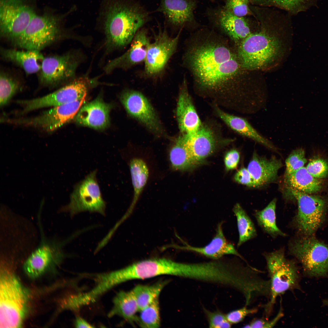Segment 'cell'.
Here are the masks:
<instances>
[{
	"instance_id": "6da1fadb",
	"label": "cell",
	"mask_w": 328,
	"mask_h": 328,
	"mask_svg": "<svg viewBox=\"0 0 328 328\" xmlns=\"http://www.w3.org/2000/svg\"><path fill=\"white\" fill-rule=\"evenodd\" d=\"M183 58L200 91L227 101L238 95L244 68L225 38L210 31H198L190 39Z\"/></svg>"
},
{
	"instance_id": "7a4b0ae2",
	"label": "cell",
	"mask_w": 328,
	"mask_h": 328,
	"mask_svg": "<svg viewBox=\"0 0 328 328\" xmlns=\"http://www.w3.org/2000/svg\"><path fill=\"white\" fill-rule=\"evenodd\" d=\"M104 7L101 15L107 53L131 43L150 19L149 12L133 0H108Z\"/></svg>"
},
{
	"instance_id": "3957f363",
	"label": "cell",
	"mask_w": 328,
	"mask_h": 328,
	"mask_svg": "<svg viewBox=\"0 0 328 328\" xmlns=\"http://www.w3.org/2000/svg\"><path fill=\"white\" fill-rule=\"evenodd\" d=\"M265 256L270 278V296L264 306L268 317L278 296L287 291L300 289V275L295 261L286 258L282 249L266 253Z\"/></svg>"
},
{
	"instance_id": "277c9868",
	"label": "cell",
	"mask_w": 328,
	"mask_h": 328,
	"mask_svg": "<svg viewBox=\"0 0 328 328\" xmlns=\"http://www.w3.org/2000/svg\"><path fill=\"white\" fill-rule=\"evenodd\" d=\"M1 270L0 327H19L26 311L27 293L14 275L5 268Z\"/></svg>"
},
{
	"instance_id": "5b68a950",
	"label": "cell",
	"mask_w": 328,
	"mask_h": 328,
	"mask_svg": "<svg viewBox=\"0 0 328 328\" xmlns=\"http://www.w3.org/2000/svg\"><path fill=\"white\" fill-rule=\"evenodd\" d=\"M237 54L244 69H255L269 63L277 56L279 42L263 28L251 33L238 45Z\"/></svg>"
},
{
	"instance_id": "8992f818",
	"label": "cell",
	"mask_w": 328,
	"mask_h": 328,
	"mask_svg": "<svg viewBox=\"0 0 328 328\" xmlns=\"http://www.w3.org/2000/svg\"><path fill=\"white\" fill-rule=\"evenodd\" d=\"M58 20L35 13L20 36L13 43L26 50L40 51L63 37Z\"/></svg>"
},
{
	"instance_id": "52a82bcc",
	"label": "cell",
	"mask_w": 328,
	"mask_h": 328,
	"mask_svg": "<svg viewBox=\"0 0 328 328\" xmlns=\"http://www.w3.org/2000/svg\"><path fill=\"white\" fill-rule=\"evenodd\" d=\"M290 249L301 262L303 273L311 277H323L328 274V246L308 236L292 242Z\"/></svg>"
},
{
	"instance_id": "ba28073f",
	"label": "cell",
	"mask_w": 328,
	"mask_h": 328,
	"mask_svg": "<svg viewBox=\"0 0 328 328\" xmlns=\"http://www.w3.org/2000/svg\"><path fill=\"white\" fill-rule=\"evenodd\" d=\"M97 79L83 76L74 79L70 83L52 93L43 97L30 100H19L22 107L23 114L38 109L55 107L80 99L86 96L88 90Z\"/></svg>"
},
{
	"instance_id": "9c48e42d",
	"label": "cell",
	"mask_w": 328,
	"mask_h": 328,
	"mask_svg": "<svg viewBox=\"0 0 328 328\" xmlns=\"http://www.w3.org/2000/svg\"><path fill=\"white\" fill-rule=\"evenodd\" d=\"M183 262L166 258H155L134 263L113 271L118 284L132 280L144 279L157 276L169 275L182 277Z\"/></svg>"
},
{
	"instance_id": "30bf717a",
	"label": "cell",
	"mask_w": 328,
	"mask_h": 328,
	"mask_svg": "<svg viewBox=\"0 0 328 328\" xmlns=\"http://www.w3.org/2000/svg\"><path fill=\"white\" fill-rule=\"evenodd\" d=\"M289 190L298 203V212L294 219L295 225L301 233L310 235L321 226L325 219L326 202L319 196L295 190Z\"/></svg>"
},
{
	"instance_id": "8fae6325",
	"label": "cell",
	"mask_w": 328,
	"mask_h": 328,
	"mask_svg": "<svg viewBox=\"0 0 328 328\" xmlns=\"http://www.w3.org/2000/svg\"><path fill=\"white\" fill-rule=\"evenodd\" d=\"M94 170L77 183L70 196L69 204L64 210L71 216L88 211L105 214L106 203L104 200Z\"/></svg>"
},
{
	"instance_id": "7c38bea8",
	"label": "cell",
	"mask_w": 328,
	"mask_h": 328,
	"mask_svg": "<svg viewBox=\"0 0 328 328\" xmlns=\"http://www.w3.org/2000/svg\"><path fill=\"white\" fill-rule=\"evenodd\" d=\"M83 59V55L77 51L44 57L39 71L40 83L44 86L54 87L73 80Z\"/></svg>"
},
{
	"instance_id": "4fadbf2b",
	"label": "cell",
	"mask_w": 328,
	"mask_h": 328,
	"mask_svg": "<svg viewBox=\"0 0 328 328\" xmlns=\"http://www.w3.org/2000/svg\"><path fill=\"white\" fill-rule=\"evenodd\" d=\"M86 96L78 100L54 107L34 117L8 118L9 124L41 129L48 132L54 131L71 120L85 101Z\"/></svg>"
},
{
	"instance_id": "5bb4252c",
	"label": "cell",
	"mask_w": 328,
	"mask_h": 328,
	"mask_svg": "<svg viewBox=\"0 0 328 328\" xmlns=\"http://www.w3.org/2000/svg\"><path fill=\"white\" fill-rule=\"evenodd\" d=\"M35 14L21 0H0L1 35L14 42L23 33Z\"/></svg>"
},
{
	"instance_id": "9a60e30c",
	"label": "cell",
	"mask_w": 328,
	"mask_h": 328,
	"mask_svg": "<svg viewBox=\"0 0 328 328\" xmlns=\"http://www.w3.org/2000/svg\"><path fill=\"white\" fill-rule=\"evenodd\" d=\"M179 35L171 37L164 30L155 36L149 44L144 61L146 75L153 76L162 71L176 49Z\"/></svg>"
},
{
	"instance_id": "2e32d148",
	"label": "cell",
	"mask_w": 328,
	"mask_h": 328,
	"mask_svg": "<svg viewBox=\"0 0 328 328\" xmlns=\"http://www.w3.org/2000/svg\"><path fill=\"white\" fill-rule=\"evenodd\" d=\"M121 102L127 112L153 132L159 135L163 130L160 121L153 108L141 93L126 90L122 94Z\"/></svg>"
},
{
	"instance_id": "e0dca14e",
	"label": "cell",
	"mask_w": 328,
	"mask_h": 328,
	"mask_svg": "<svg viewBox=\"0 0 328 328\" xmlns=\"http://www.w3.org/2000/svg\"><path fill=\"white\" fill-rule=\"evenodd\" d=\"M129 49L121 56L109 61L104 70L109 74L116 69H126L144 61L150 43L145 29L139 30Z\"/></svg>"
},
{
	"instance_id": "ac0fdd59",
	"label": "cell",
	"mask_w": 328,
	"mask_h": 328,
	"mask_svg": "<svg viewBox=\"0 0 328 328\" xmlns=\"http://www.w3.org/2000/svg\"><path fill=\"white\" fill-rule=\"evenodd\" d=\"M64 256L60 244L53 241H43L24 263L25 272L29 277L36 278L44 272L53 261L61 259Z\"/></svg>"
},
{
	"instance_id": "d6986e66",
	"label": "cell",
	"mask_w": 328,
	"mask_h": 328,
	"mask_svg": "<svg viewBox=\"0 0 328 328\" xmlns=\"http://www.w3.org/2000/svg\"><path fill=\"white\" fill-rule=\"evenodd\" d=\"M178 97L176 117L179 127L182 134L191 135L196 132L202 124L188 92L185 77Z\"/></svg>"
},
{
	"instance_id": "ffe728a7",
	"label": "cell",
	"mask_w": 328,
	"mask_h": 328,
	"mask_svg": "<svg viewBox=\"0 0 328 328\" xmlns=\"http://www.w3.org/2000/svg\"><path fill=\"white\" fill-rule=\"evenodd\" d=\"M182 134L196 165L201 163L215 149L216 138L213 131L208 126L202 125L191 135Z\"/></svg>"
},
{
	"instance_id": "44dd1931",
	"label": "cell",
	"mask_w": 328,
	"mask_h": 328,
	"mask_svg": "<svg viewBox=\"0 0 328 328\" xmlns=\"http://www.w3.org/2000/svg\"><path fill=\"white\" fill-rule=\"evenodd\" d=\"M223 222L221 221L218 224L214 236L207 245L202 247H196L186 244L184 246L178 247V248L199 254L214 260L220 259L225 255H231L245 261L234 245L226 240L223 231Z\"/></svg>"
},
{
	"instance_id": "7402d4cb",
	"label": "cell",
	"mask_w": 328,
	"mask_h": 328,
	"mask_svg": "<svg viewBox=\"0 0 328 328\" xmlns=\"http://www.w3.org/2000/svg\"><path fill=\"white\" fill-rule=\"evenodd\" d=\"M217 24L230 39L237 45L251 33L252 19L250 17L237 16L224 8L217 14Z\"/></svg>"
},
{
	"instance_id": "603a6c76",
	"label": "cell",
	"mask_w": 328,
	"mask_h": 328,
	"mask_svg": "<svg viewBox=\"0 0 328 328\" xmlns=\"http://www.w3.org/2000/svg\"><path fill=\"white\" fill-rule=\"evenodd\" d=\"M195 6L192 0H161L156 11L164 15L169 23L180 26L194 21Z\"/></svg>"
},
{
	"instance_id": "cb8c5ba5",
	"label": "cell",
	"mask_w": 328,
	"mask_h": 328,
	"mask_svg": "<svg viewBox=\"0 0 328 328\" xmlns=\"http://www.w3.org/2000/svg\"><path fill=\"white\" fill-rule=\"evenodd\" d=\"M109 105L100 98L80 108L76 115L78 124L97 129L106 128L109 124Z\"/></svg>"
},
{
	"instance_id": "d4e9b609",
	"label": "cell",
	"mask_w": 328,
	"mask_h": 328,
	"mask_svg": "<svg viewBox=\"0 0 328 328\" xmlns=\"http://www.w3.org/2000/svg\"><path fill=\"white\" fill-rule=\"evenodd\" d=\"M282 165L281 161L275 157L268 159L255 152L247 169L258 187L275 180Z\"/></svg>"
},
{
	"instance_id": "484cf974",
	"label": "cell",
	"mask_w": 328,
	"mask_h": 328,
	"mask_svg": "<svg viewBox=\"0 0 328 328\" xmlns=\"http://www.w3.org/2000/svg\"><path fill=\"white\" fill-rule=\"evenodd\" d=\"M0 53L2 58L19 66L28 74L40 70L44 57L40 51L36 50L20 51L2 48Z\"/></svg>"
},
{
	"instance_id": "4316f807",
	"label": "cell",
	"mask_w": 328,
	"mask_h": 328,
	"mask_svg": "<svg viewBox=\"0 0 328 328\" xmlns=\"http://www.w3.org/2000/svg\"><path fill=\"white\" fill-rule=\"evenodd\" d=\"M216 109L219 117L234 131L268 148L273 150L276 149L270 141L260 134L245 119L229 114L218 108Z\"/></svg>"
},
{
	"instance_id": "83f0119b",
	"label": "cell",
	"mask_w": 328,
	"mask_h": 328,
	"mask_svg": "<svg viewBox=\"0 0 328 328\" xmlns=\"http://www.w3.org/2000/svg\"><path fill=\"white\" fill-rule=\"evenodd\" d=\"M113 302V306L108 315L109 317L117 315L132 325L137 323L136 314L139 310L131 290L119 292L114 296Z\"/></svg>"
},
{
	"instance_id": "f1b7e54d",
	"label": "cell",
	"mask_w": 328,
	"mask_h": 328,
	"mask_svg": "<svg viewBox=\"0 0 328 328\" xmlns=\"http://www.w3.org/2000/svg\"><path fill=\"white\" fill-rule=\"evenodd\" d=\"M285 177V184L288 190L310 194L319 191L322 187L321 181L310 175L304 166Z\"/></svg>"
},
{
	"instance_id": "f546056e",
	"label": "cell",
	"mask_w": 328,
	"mask_h": 328,
	"mask_svg": "<svg viewBox=\"0 0 328 328\" xmlns=\"http://www.w3.org/2000/svg\"><path fill=\"white\" fill-rule=\"evenodd\" d=\"M129 168L134 188L133 198L127 214L133 210L145 187L149 176V170L146 163L139 158L132 159Z\"/></svg>"
},
{
	"instance_id": "4dcf8cb0",
	"label": "cell",
	"mask_w": 328,
	"mask_h": 328,
	"mask_svg": "<svg viewBox=\"0 0 328 328\" xmlns=\"http://www.w3.org/2000/svg\"><path fill=\"white\" fill-rule=\"evenodd\" d=\"M171 166L175 170L185 171L196 166L182 134L176 140L169 153Z\"/></svg>"
},
{
	"instance_id": "1f68e13d",
	"label": "cell",
	"mask_w": 328,
	"mask_h": 328,
	"mask_svg": "<svg viewBox=\"0 0 328 328\" xmlns=\"http://www.w3.org/2000/svg\"><path fill=\"white\" fill-rule=\"evenodd\" d=\"M318 0H250L251 4L263 7H274L296 15L316 5Z\"/></svg>"
},
{
	"instance_id": "d6a6232c",
	"label": "cell",
	"mask_w": 328,
	"mask_h": 328,
	"mask_svg": "<svg viewBox=\"0 0 328 328\" xmlns=\"http://www.w3.org/2000/svg\"><path fill=\"white\" fill-rule=\"evenodd\" d=\"M277 200L273 199L263 209L255 211V216L260 227L274 237L285 236L278 227L276 223L275 210Z\"/></svg>"
},
{
	"instance_id": "836d02e7",
	"label": "cell",
	"mask_w": 328,
	"mask_h": 328,
	"mask_svg": "<svg viewBox=\"0 0 328 328\" xmlns=\"http://www.w3.org/2000/svg\"><path fill=\"white\" fill-rule=\"evenodd\" d=\"M167 283V282L165 281L150 285H139L131 290L137 302L139 311L158 298Z\"/></svg>"
},
{
	"instance_id": "e575fe53",
	"label": "cell",
	"mask_w": 328,
	"mask_h": 328,
	"mask_svg": "<svg viewBox=\"0 0 328 328\" xmlns=\"http://www.w3.org/2000/svg\"><path fill=\"white\" fill-rule=\"evenodd\" d=\"M233 212L237 219L239 234L237 244L238 247L255 237L257 235V232L251 219L239 204L237 203L234 206Z\"/></svg>"
},
{
	"instance_id": "d590c367",
	"label": "cell",
	"mask_w": 328,
	"mask_h": 328,
	"mask_svg": "<svg viewBox=\"0 0 328 328\" xmlns=\"http://www.w3.org/2000/svg\"><path fill=\"white\" fill-rule=\"evenodd\" d=\"M139 312L137 323L141 327L156 328L160 326V318L158 298Z\"/></svg>"
},
{
	"instance_id": "8d00e7d4",
	"label": "cell",
	"mask_w": 328,
	"mask_h": 328,
	"mask_svg": "<svg viewBox=\"0 0 328 328\" xmlns=\"http://www.w3.org/2000/svg\"><path fill=\"white\" fill-rule=\"evenodd\" d=\"M20 84L18 81L9 73L3 71L0 74V104L3 107L7 104L19 90Z\"/></svg>"
},
{
	"instance_id": "74e56055",
	"label": "cell",
	"mask_w": 328,
	"mask_h": 328,
	"mask_svg": "<svg viewBox=\"0 0 328 328\" xmlns=\"http://www.w3.org/2000/svg\"><path fill=\"white\" fill-rule=\"evenodd\" d=\"M250 0H225L224 8L233 14L240 17L254 16L251 8Z\"/></svg>"
},
{
	"instance_id": "f35d334b",
	"label": "cell",
	"mask_w": 328,
	"mask_h": 328,
	"mask_svg": "<svg viewBox=\"0 0 328 328\" xmlns=\"http://www.w3.org/2000/svg\"><path fill=\"white\" fill-rule=\"evenodd\" d=\"M306 162L305 151L303 148H299L293 150L285 160V176L289 175L304 166Z\"/></svg>"
},
{
	"instance_id": "ab89813d",
	"label": "cell",
	"mask_w": 328,
	"mask_h": 328,
	"mask_svg": "<svg viewBox=\"0 0 328 328\" xmlns=\"http://www.w3.org/2000/svg\"><path fill=\"white\" fill-rule=\"evenodd\" d=\"M203 311L207 317L209 327L211 328H229L232 324L227 320L226 314L221 311H210L203 308Z\"/></svg>"
},
{
	"instance_id": "60d3db41",
	"label": "cell",
	"mask_w": 328,
	"mask_h": 328,
	"mask_svg": "<svg viewBox=\"0 0 328 328\" xmlns=\"http://www.w3.org/2000/svg\"><path fill=\"white\" fill-rule=\"evenodd\" d=\"M306 168L310 175L317 179L323 178L328 175V162L321 158L311 159Z\"/></svg>"
},
{
	"instance_id": "b9f144b4",
	"label": "cell",
	"mask_w": 328,
	"mask_h": 328,
	"mask_svg": "<svg viewBox=\"0 0 328 328\" xmlns=\"http://www.w3.org/2000/svg\"><path fill=\"white\" fill-rule=\"evenodd\" d=\"M258 311L257 308H248L246 306L231 311L226 315L228 321L232 324L239 323L247 316L256 313Z\"/></svg>"
},
{
	"instance_id": "7bdbcfd3",
	"label": "cell",
	"mask_w": 328,
	"mask_h": 328,
	"mask_svg": "<svg viewBox=\"0 0 328 328\" xmlns=\"http://www.w3.org/2000/svg\"><path fill=\"white\" fill-rule=\"evenodd\" d=\"M284 315L282 309L280 307L279 310L276 316L272 319L268 321L264 319H255L249 324L245 325V328H269L274 326Z\"/></svg>"
},
{
	"instance_id": "ee69618b",
	"label": "cell",
	"mask_w": 328,
	"mask_h": 328,
	"mask_svg": "<svg viewBox=\"0 0 328 328\" xmlns=\"http://www.w3.org/2000/svg\"><path fill=\"white\" fill-rule=\"evenodd\" d=\"M236 182L241 184L250 187H257V184L252 176L248 170L244 167L239 170L234 176Z\"/></svg>"
},
{
	"instance_id": "f6af8a7d",
	"label": "cell",
	"mask_w": 328,
	"mask_h": 328,
	"mask_svg": "<svg viewBox=\"0 0 328 328\" xmlns=\"http://www.w3.org/2000/svg\"><path fill=\"white\" fill-rule=\"evenodd\" d=\"M240 154L236 149H232L228 151L225 155L224 162L226 169L228 171L236 168L240 160Z\"/></svg>"
},
{
	"instance_id": "bcb514c9",
	"label": "cell",
	"mask_w": 328,
	"mask_h": 328,
	"mask_svg": "<svg viewBox=\"0 0 328 328\" xmlns=\"http://www.w3.org/2000/svg\"><path fill=\"white\" fill-rule=\"evenodd\" d=\"M75 323V326L77 328H92L94 327L85 320L80 317H78L77 318Z\"/></svg>"
},
{
	"instance_id": "7dc6e473",
	"label": "cell",
	"mask_w": 328,
	"mask_h": 328,
	"mask_svg": "<svg viewBox=\"0 0 328 328\" xmlns=\"http://www.w3.org/2000/svg\"><path fill=\"white\" fill-rule=\"evenodd\" d=\"M323 304L324 305H328V299H324L323 301Z\"/></svg>"
}]
</instances>
